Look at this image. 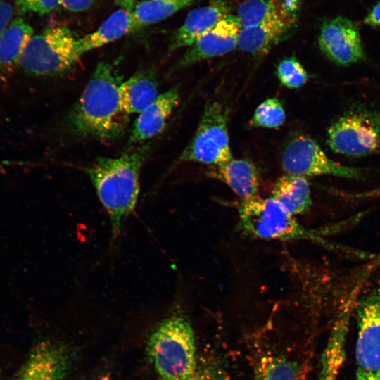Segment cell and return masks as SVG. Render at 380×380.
I'll use <instances>...</instances> for the list:
<instances>
[{"label": "cell", "mask_w": 380, "mask_h": 380, "mask_svg": "<svg viewBox=\"0 0 380 380\" xmlns=\"http://www.w3.org/2000/svg\"><path fill=\"white\" fill-rule=\"evenodd\" d=\"M232 158L227 128V110L218 101L206 103L198 128L178 162L219 165Z\"/></svg>", "instance_id": "6"}, {"label": "cell", "mask_w": 380, "mask_h": 380, "mask_svg": "<svg viewBox=\"0 0 380 380\" xmlns=\"http://www.w3.org/2000/svg\"><path fill=\"white\" fill-rule=\"evenodd\" d=\"M122 82L110 63L97 64L70 113V127L77 135L110 141L124 134L129 115L120 105Z\"/></svg>", "instance_id": "1"}, {"label": "cell", "mask_w": 380, "mask_h": 380, "mask_svg": "<svg viewBox=\"0 0 380 380\" xmlns=\"http://www.w3.org/2000/svg\"><path fill=\"white\" fill-rule=\"evenodd\" d=\"M120 105L128 115L140 113L158 96V83L149 70L137 71L119 87Z\"/></svg>", "instance_id": "18"}, {"label": "cell", "mask_w": 380, "mask_h": 380, "mask_svg": "<svg viewBox=\"0 0 380 380\" xmlns=\"http://www.w3.org/2000/svg\"><path fill=\"white\" fill-rule=\"evenodd\" d=\"M241 29L236 15H229L189 47L176 68H184L231 52L238 46Z\"/></svg>", "instance_id": "12"}, {"label": "cell", "mask_w": 380, "mask_h": 380, "mask_svg": "<svg viewBox=\"0 0 380 380\" xmlns=\"http://www.w3.org/2000/svg\"><path fill=\"white\" fill-rule=\"evenodd\" d=\"M94 0H60V5L72 12H81L89 9Z\"/></svg>", "instance_id": "29"}, {"label": "cell", "mask_w": 380, "mask_h": 380, "mask_svg": "<svg viewBox=\"0 0 380 380\" xmlns=\"http://www.w3.org/2000/svg\"><path fill=\"white\" fill-rule=\"evenodd\" d=\"M13 15V6L6 0H0V37L11 21Z\"/></svg>", "instance_id": "28"}, {"label": "cell", "mask_w": 380, "mask_h": 380, "mask_svg": "<svg viewBox=\"0 0 380 380\" xmlns=\"http://www.w3.org/2000/svg\"><path fill=\"white\" fill-rule=\"evenodd\" d=\"M271 197L293 216L306 213L312 205L309 183L304 177L281 176L273 186Z\"/></svg>", "instance_id": "21"}, {"label": "cell", "mask_w": 380, "mask_h": 380, "mask_svg": "<svg viewBox=\"0 0 380 380\" xmlns=\"http://www.w3.org/2000/svg\"><path fill=\"white\" fill-rule=\"evenodd\" d=\"M179 100V93L176 88L159 94L151 105L139 113L129 141L132 144L141 143L162 132Z\"/></svg>", "instance_id": "15"}, {"label": "cell", "mask_w": 380, "mask_h": 380, "mask_svg": "<svg viewBox=\"0 0 380 380\" xmlns=\"http://www.w3.org/2000/svg\"><path fill=\"white\" fill-rule=\"evenodd\" d=\"M379 195H380V187L374 190L369 191H367L362 194H355L354 196L357 198H367V197H374Z\"/></svg>", "instance_id": "32"}, {"label": "cell", "mask_w": 380, "mask_h": 380, "mask_svg": "<svg viewBox=\"0 0 380 380\" xmlns=\"http://www.w3.org/2000/svg\"><path fill=\"white\" fill-rule=\"evenodd\" d=\"M290 0H246L237 8L236 17L243 27L261 23L279 11Z\"/></svg>", "instance_id": "24"}, {"label": "cell", "mask_w": 380, "mask_h": 380, "mask_svg": "<svg viewBox=\"0 0 380 380\" xmlns=\"http://www.w3.org/2000/svg\"><path fill=\"white\" fill-rule=\"evenodd\" d=\"M114 2L122 9L132 12L135 0H113Z\"/></svg>", "instance_id": "31"}, {"label": "cell", "mask_w": 380, "mask_h": 380, "mask_svg": "<svg viewBox=\"0 0 380 380\" xmlns=\"http://www.w3.org/2000/svg\"><path fill=\"white\" fill-rule=\"evenodd\" d=\"M238 228L255 239L280 241H310L329 249L339 248L326 240L324 231L310 229L300 224L272 197L258 196L241 200L236 205Z\"/></svg>", "instance_id": "4"}, {"label": "cell", "mask_w": 380, "mask_h": 380, "mask_svg": "<svg viewBox=\"0 0 380 380\" xmlns=\"http://www.w3.org/2000/svg\"><path fill=\"white\" fill-rule=\"evenodd\" d=\"M77 39L67 27H49L33 35L27 43L19 65L34 76H55L69 71L80 58Z\"/></svg>", "instance_id": "5"}, {"label": "cell", "mask_w": 380, "mask_h": 380, "mask_svg": "<svg viewBox=\"0 0 380 380\" xmlns=\"http://www.w3.org/2000/svg\"><path fill=\"white\" fill-rule=\"evenodd\" d=\"M364 23L371 27H380V1L369 10L364 18Z\"/></svg>", "instance_id": "30"}, {"label": "cell", "mask_w": 380, "mask_h": 380, "mask_svg": "<svg viewBox=\"0 0 380 380\" xmlns=\"http://www.w3.org/2000/svg\"><path fill=\"white\" fill-rule=\"evenodd\" d=\"M0 380H4V379H3V376H2V374H1V372H0Z\"/></svg>", "instance_id": "33"}, {"label": "cell", "mask_w": 380, "mask_h": 380, "mask_svg": "<svg viewBox=\"0 0 380 380\" xmlns=\"http://www.w3.org/2000/svg\"><path fill=\"white\" fill-rule=\"evenodd\" d=\"M327 144L336 153L365 156L380 148V116L355 110L334 122L327 132Z\"/></svg>", "instance_id": "8"}, {"label": "cell", "mask_w": 380, "mask_h": 380, "mask_svg": "<svg viewBox=\"0 0 380 380\" xmlns=\"http://www.w3.org/2000/svg\"><path fill=\"white\" fill-rule=\"evenodd\" d=\"M148 151V145H141L118 157H99L85 169L109 217L114 239L137 206L141 170Z\"/></svg>", "instance_id": "2"}, {"label": "cell", "mask_w": 380, "mask_h": 380, "mask_svg": "<svg viewBox=\"0 0 380 380\" xmlns=\"http://www.w3.org/2000/svg\"><path fill=\"white\" fill-rule=\"evenodd\" d=\"M281 165L286 174L304 177L325 175L357 179L362 177V170L330 159L316 141L304 135L293 137L286 144Z\"/></svg>", "instance_id": "9"}, {"label": "cell", "mask_w": 380, "mask_h": 380, "mask_svg": "<svg viewBox=\"0 0 380 380\" xmlns=\"http://www.w3.org/2000/svg\"><path fill=\"white\" fill-rule=\"evenodd\" d=\"M300 374L297 362L279 354L265 353L254 366V380H299Z\"/></svg>", "instance_id": "23"}, {"label": "cell", "mask_w": 380, "mask_h": 380, "mask_svg": "<svg viewBox=\"0 0 380 380\" xmlns=\"http://www.w3.org/2000/svg\"><path fill=\"white\" fill-rule=\"evenodd\" d=\"M23 12L44 15L53 11L60 5V0H14Z\"/></svg>", "instance_id": "27"}, {"label": "cell", "mask_w": 380, "mask_h": 380, "mask_svg": "<svg viewBox=\"0 0 380 380\" xmlns=\"http://www.w3.org/2000/svg\"><path fill=\"white\" fill-rule=\"evenodd\" d=\"M351 300L341 310L321 356L319 380H337L346 357L345 346L351 312Z\"/></svg>", "instance_id": "17"}, {"label": "cell", "mask_w": 380, "mask_h": 380, "mask_svg": "<svg viewBox=\"0 0 380 380\" xmlns=\"http://www.w3.org/2000/svg\"><path fill=\"white\" fill-rule=\"evenodd\" d=\"M231 11L230 4L225 0H213L206 6L192 10L172 35L170 50L191 46L200 37L230 15Z\"/></svg>", "instance_id": "14"}, {"label": "cell", "mask_w": 380, "mask_h": 380, "mask_svg": "<svg viewBox=\"0 0 380 380\" xmlns=\"http://www.w3.org/2000/svg\"><path fill=\"white\" fill-rule=\"evenodd\" d=\"M276 75L280 82L289 89L303 87L309 78L305 69L294 56L281 61L277 66Z\"/></svg>", "instance_id": "26"}, {"label": "cell", "mask_w": 380, "mask_h": 380, "mask_svg": "<svg viewBox=\"0 0 380 380\" xmlns=\"http://www.w3.org/2000/svg\"><path fill=\"white\" fill-rule=\"evenodd\" d=\"M355 380H380V281L356 305Z\"/></svg>", "instance_id": "7"}, {"label": "cell", "mask_w": 380, "mask_h": 380, "mask_svg": "<svg viewBox=\"0 0 380 380\" xmlns=\"http://www.w3.org/2000/svg\"><path fill=\"white\" fill-rule=\"evenodd\" d=\"M302 0H290L279 11L261 23L241 29L238 46L254 56H263L290 37L296 29Z\"/></svg>", "instance_id": "10"}, {"label": "cell", "mask_w": 380, "mask_h": 380, "mask_svg": "<svg viewBox=\"0 0 380 380\" xmlns=\"http://www.w3.org/2000/svg\"><path fill=\"white\" fill-rule=\"evenodd\" d=\"M286 113L281 102L276 98H269L255 109L251 123L258 127L277 128L282 125Z\"/></svg>", "instance_id": "25"}, {"label": "cell", "mask_w": 380, "mask_h": 380, "mask_svg": "<svg viewBox=\"0 0 380 380\" xmlns=\"http://www.w3.org/2000/svg\"><path fill=\"white\" fill-rule=\"evenodd\" d=\"M70 363L65 346L54 341H42L32 348L15 380H63Z\"/></svg>", "instance_id": "13"}, {"label": "cell", "mask_w": 380, "mask_h": 380, "mask_svg": "<svg viewBox=\"0 0 380 380\" xmlns=\"http://www.w3.org/2000/svg\"><path fill=\"white\" fill-rule=\"evenodd\" d=\"M147 348L157 380H205L198 365L194 330L183 315L175 313L163 319Z\"/></svg>", "instance_id": "3"}, {"label": "cell", "mask_w": 380, "mask_h": 380, "mask_svg": "<svg viewBox=\"0 0 380 380\" xmlns=\"http://www.w3.org/2000/svg\"><path fill=\"white\" fill-rule=\"evenodd\" d=\"M196 0H144L132 11L133 32L160 22Z\"/></svg>", "instance_id": "22"}, {"label": "cell", "mask_w": 380, "mask_h": 380, "mask_svg": "<svg viewBox=\"0 0 380 380\" xmlns=\"http://www.w3.org/2000/svg\"><path fill=\"white\" fill-rule=\"evenodd\" d=\"M208 173L226 184L241 200L258 196L259 172L255 165L248 160L232 158L224 163L212 166Z\"/></svg>", "instance_id": "16"}, {"label": "cell", "mask_w": 380, "mask_h": 380, "mask_svg": "<svg viewBox=\"0 0 380 380\" xmlns=\"http://www.w3.org/2000/svg\"><path fill=\"white\" fill-rule=\"evenodd\" d=\"M33 34V28L23 18L11 20L0 37V72H8L20 63Z\"/></svg>", "instance_id": "20"}, {"label": "cell", "mask_w": 380, "mask_h": 380, "mask_svg": "<svg viewBox=\"0 0 380 380\" xmlns=\"http://www.w3.org/2000/svg\"><path fill=\"white\" fill-rule=\"evenodd\" d=\"M318 42L322 53L338 65H348L365 58L358 26L346 17L339 15L324 21Z\"/></svg>", "instance_id": "11"}, {"label": "cell", "mask_w": 380, "mask_h": 380, "mask_svg": "<svg viewBox=\"0 0 380 380\" xmlns=\"http://www.w3.org/2000/svg\"><path fill=\"white\" fill-rule=\"evenodd\" d=\"M133 32L132 12L120 9L113 12L94 32L77 39V52L81 57L92 49L100 48Z\"/></svg>", "instance_id": "19"}]
</instances>
